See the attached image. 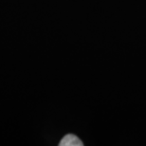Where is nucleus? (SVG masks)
Returning a JSON list of instances; mask_svg holds the SVG:
<instances>
[{"mask_svg": "<svg viewBox=\"0 0 146 146\" xmlns=\"http://www.w3.org/2000/svg\"><path fill=\"white\" fill-rule=\"evenodd\" d=\"M60 146H83L84 143L81 139L73 134H68L62 139L59 143Z\"/></svg>", "mask_w": 146, "mask_h": 146, "instance_id": "1", "label": "nucleus"}]
</instances>
